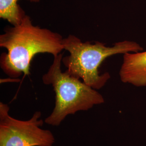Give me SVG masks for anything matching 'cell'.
Segmentation results:
<instances>
[{
	"mask_svg": "<svg viewBox=\"0 0 146 146\" xmlns=\"http://www.w3.org/2000/svg\"><path fill=\"white\" fill-rule=\"evenodd\" d=\"M8 104L0 102V146H52L55 137L51 131L41 128V111L29 120L16 119L9 115Z\"/></svg>",
	"mask_w": 146,
	"mask_h": 146,
	"instance_id": "cell-4",
	"label": "cell"
},
{
	"mask_svg": "<svg viewBox=\"0 0 146 146\" xmlns=\"http://www.w3.org/2000/svg\"><path fill=\"white\" fill-rule=\"evenodd\" d=\"M64 50L69 55L63 57L62 63L70 75L81 80L96 90L102 88L110 78V73L100 74L99 68L107 58L117 54L143 51L140 44L135 41L125 40L116 42L111 47L102 42H83L78 37L69 35L63 38Z\"/></svg>",
	"mask_w": 146,
	"mask_h": 146,
	"instance_id": "cell-2",
	"label": "cell"
},
{
	"mask_svg": "<svg viewBox=\"0 0 146 146\" xmlns=\"http://www.w3.org/2000/svg\"><path fill=\"white\" fill-rule=\"evenodd\" d=\"M63 54L54 56L52 64L42 76V81L51 85L55 94V106L45 123L58 126L66 117L80 111H87L104 102L103 96L81 80L61 70Z\"/></svg>",
	"mask_w": 146,
	"mask_h": 146,
	"instance_id": "cell-3",
	"label": "cell"
},
{
	"mask_svg": "<svg viewBox=\"0 0 146 146\" xmlns=\"http://www.w3.org/2000/svg\"><path fill=\"white\" fill-rule=\"evenodd\" d=\"M63 40L56 32L34 26L26 15L20 24L5 27L0 35V47L7 50L1 55V68L11 78H17L22 74L29 75L34 56L40 53L58 55L64 50Z\"/></svg>",
	"mask_w": 146,
	"mask_h": 146,
	"instance_id": "cell-1",
	"label": "cell"
},
{
	"mask_svg": "<svg viewBox=\"0 0 146 146\" xmlns=\"http://www.w3.org/2000/svg\"><path fill=\"white\" fill-rule=\"evenodd\" d=\"M37 2L40 0H31ZM18 0H0V17L10 23L11 26L20 24L26 14L17 5Z\"/></svg>",
	"mask_w": 146,
	"mask_h": 146,
	"instance_id": "cell-6",
	"label": "cell"
},
{
	"mask_svg": "<svg viewBox=\"0 0 146 146\" xmlns=\"http://www.w3.org/2000/svg\"><path fill=\"white\" fill-rule=\"evenodd\" d=\"M119 75L123 83L146 86V51L124 54Z\"/></svg>",
	"mask_w": 146,
	"mask_h": 146,
	"instance_id": "cell-5",
	"label": "cell"
}]
</instances>
